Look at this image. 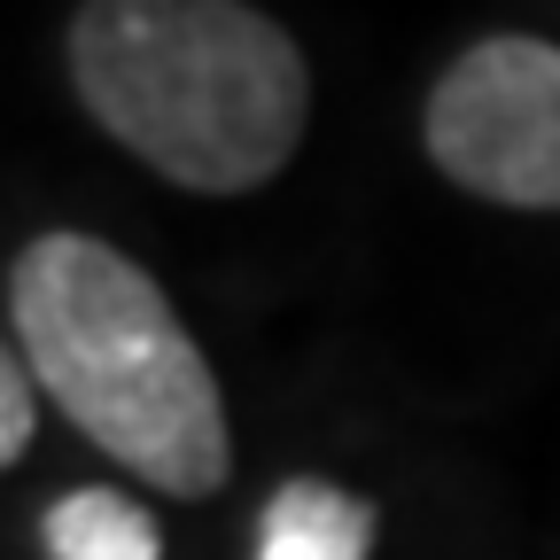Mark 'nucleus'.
Wrapping results in <instances>:
<instances>
[{
	"label": "nucleus",
	"mask_w": 560,
	"mask_h": 560,
	"mask_svg": "<svg viewBox=\"0 0 560 560\" xmlns=\"http://www.w3.org/2000/svg\"><path fill=\"white\" fill-rule=\"evenodd\" d=\"M9 350L94 452L202 506L234 475L226 397L172 296L117 242L55 226L9 265Z\"/></svg>",
	"instance_id": "f257e3e1"
},
{
	"label": "nucleus",
	"mask_w": 560,
	"mask_h": 560,
	"mask_svg": "<svg viewBox=\"0 0 560 560\" xmlns=\"http://www.w3.org/2000/svg\"><path fill=\"white\" fill-rule=\"evenodd\" d=\"M70 86L125 156L187 195H257L312 125L304 47L249 0H86Z\"/></svg>",
	"instance_id": "f03ea898"
},
{
	"label": "nucleus",
	"mask_w": 560,
	"mask_h": 560,
	"mask_svg": "<svg viewBox=\"0 0 560 560\" xmlns=\"http://www.w3.org/2000/svg\"><path fill=\"white\" fill-rule=\"evenodd\" d=\"M429 164L499 210H560V47L537 32H490L459 47L420 102Z\"/></svg>",
	"instance_id": "7ed1b4c3"
},
{
	"label": "nucleus",
	"mask_w": 560,
	"mask_h": 560,
	"mask_svg": "<svg viewBox=\"0 0 560 560\" xmlns=\"http://www.w3.org/2000/svg\"><path fill=\"white\" fill-rule=\"evenodd\" d=\"M382 506L342 490L327 475H289L265 499L257 522V560H374Z\"/></svg>",
	"instance_id": "20e7f679"
},
{
	"label": "nucleus",
	"mask_w": 560,
	"mask_h": 560,
	"mask_svg": "<svg viewBox=\"0 0 560 560\" xmlns=\"http://www.w3.org/2000/svg\"><path fill=\"white\" fill-rule=\"evenodd\" d=\"M39 545L47 560H164V529L149 506H132L125 490H62L39 514Z\"/></svg>",
	"instance_id": "39448f33"
},
{
	"label": "nucleus",
	"mask_w": 560,
	"mask_h": 560,
	"mask_svg": "<svg viewBox=\"0 0 560 560\" xmlns=\"http://www.w3.org/2000/svg\"><path fill=\"white\" fill-rule=\"evenodd\" d=\"M32 420H39V405H32V366L16 359H0V467H16L24 452H32Z\"/></svg>",
	"instance_id": "423d86ee"
}]
</instances>
